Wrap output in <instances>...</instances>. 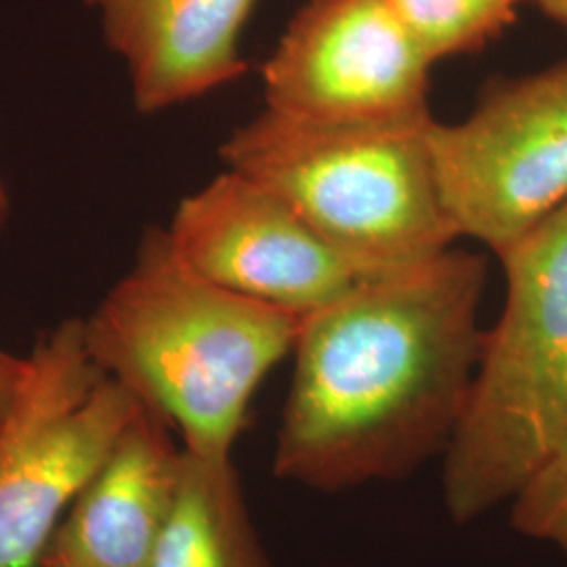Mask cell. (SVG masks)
<instances>
[{
	"mask_svg": "<svg viewBox=\"0 0 567 567\" xmlns=\"http://www.w3.org/2000/svg\"><path fill=\"white\" fill-rule=\"evenodd\" d=\"M486 278L480 255L450 248L305 316L276 477L343 492L404 480L446 454L484 349Z\"/></svg>",
	"mask_w": 567,
	"mask_h": 567,
	"instance_id": "obj_1",
	"label": "cell"
},
{
	"mask_svg": "<svg viewBox=\"0 0 567 567\" xmlns=\"http://www.w3.org/2000/svg\"><path fill=\"white\" fill-rule=\"evenodd\" d=\"M303 318L194 274L152 227L133 269L82 320L107 377L163 416L183 450L234 458L265 377L292 353Z\"/></svg>",
	"mask_w": 567,
	"mask_h": 567,
	"instance_id": "obj_2",
	"label": "cell"
},
{
	"mask_svg": "<svg viewBox=\"0 0 567 567\" xmlns=\"http://www.w3.org/2000/svg\"><path fill=\"white\" fill-rule=\"evenodd\" d=\"M309 121L265 107L221 147L225 166L282 196L365 278L425 264L458 240L429 126Z\"/></svg>",
	"mask_w": 567,
	"mask_h": 567,
	"instance_id": "obj_3",
	"label": "cell"
},
{
	"mask_svg": "<svg viewBox=\"0 0 567 567\" xmlns=\"http://www.w3.org/2000/svg\"><path fill=\"white\" fill-rule=\"evenodd\" d=\"M498 259L505 305L444 454V503L456 524L511 501L567 440V203Z\"/></svg>",
	"mask_w": 567,
	"mask_h": 567,
	"instance_id": "obj_4",
	"label": "cell"
},
{
	"mask_svg": "<svg viewBox=\"0 0 567 567\" xmlns=\"http://www.w3.org/2000/svg\"><path fill=\"white\" fill-rule=\"evenodd\" d=\"M142 408L95 364L82 320L42 334L0 426V567H39L51 534Z\"/></svg>",
	"mask_w": 567,
	"mask_h": 567,
	"instance_id": "obj_5",
	"label": "cell"
},
{
	"mask_svg": "<svg viewBox=\"0 0 567 567\" xmlns=\"http://www.w3.org/2000/svg\"><path fill=\"white\" fill-rule=\"evenodd\" d=\"M429 143L458 238L498 257L567 203V58L487 82L466 118L431 122Z\"/></svg>",
	"mask_w": 567,
	"mask_h": 567,
	"instance_id": "obj_6",
	"label": "cell"
},
{
	"mask_svg": "<svg viewBox=\"0 0 567 567\" xmlns=\"http://www.w3.org/2000/svg\"><path fill=\"white\" fill-rule=\"evenodd\" d=\"M431 65L386 0H305L264 63L265 107L309 121L421 118Z\"/></svg>",
	"mask_w": 567,
	"mask_h": 567,
	"instance_id": "obj_7",
	"label": "cell"
},
{
	"mask_svg": "<svg viewBox=\"0 0 567 567\" xmlns=\"http://www.w3.org/2000/svg\"><path fill=\"white\" fill-rule=\"evenodd\" d=\"M166 234L204 280L301 318L370 280L282 196L231 168L187 196Z\"/></svg>",
	"mask_w": 567,
	"mask_h": 567,
	"instance_id": "obj_8",
	"label": "cell"
},
{
	"mask_svg": "<svg viewBox=\"0 0 567 567\" xmlns=\"http://www.w3.org/2000/svg\"><path fill=\"white\" fill-rule=\"evenodd\" d=\"M185 450L143 405L63 515L39 567H147L182 486Z\"/></svg>",
	"mask_w": 567,
	"mask_h": 567,
	"instance_id": "obj_9",
	"label": "cell"
},
{
	"mask_svg": "<svg viewBox=\"0 0 567 567\" xmlns=\"http://www.w3.org/2000/svg\"><path fill=\"white\" fill-rule=\"evenodd\" d=\"M121 55L135 110L156 114L238 81L244 25L257 0H84Z\"/></svg>",
	"mask_w": 567,
	"mask_h": 567,
	"instance_id": "obj_10",
	"label": "cell"
},
{
	"mask_svg": "<svg viewBox=\"0 0 567 567\" xmlns=\"http://www.w3.org/2000/svg\"><path fill=\"white\" fill-rule=\"evenodd\" d=\"M147 567H271L234 458L185 452L177 503Z\"/></svg>",
	"mask_w": 567,
	"mask_h": 567,
	"instance_id": "obj_11",
	"label": "cell"
},
{
	"mask_svg": "<svg viewBox=\"0 0 567 567\" xmlns=\"http://www.w3.org/2000/svg\"><path fill=\"white\" fill-rule=\"evenodd\" d=\"M526 0H386L431 63L471 55L501 39Z\"/></svg>",
	"mask_w": 567,
	"mask_h": 567,
	"instance_id": "obj_12",
	"label": "cell"
},
{
	"mask_svg": "<svg viewBox=\"0 0 567 567\" xmlns=\"http://www.w3.org/2000/svg\"><path fill=\"white\" fill-rule=\"evenodd\" d=\"M511 503V522L522 536L550 543L567 557V440L527 477Z\"/></svg>",
	"mask_w": 567,
	"mask_h": 567,
	"instance_id": "obj_13",
	"label": "cell"
},
{
	"mask_svg": "<svg viewBox=\"0 0 567 567\" xmlns=\"http://www.w3.org/2000/svg\"><path fill=\"white\" fill-rule=\"evenodd\" d=\"M28 370V355H16L0 347V426L18 400Z\"/></svg>",
	"mask_w": 567,
	"mask_h": 567,
	"instance_id": "obj_14",
	"label": "cell"
},
{
	"mask_svg": "<svg viewBox=\"0 0 567 567\" xmlns=\"http://www.w3.org/2000/svg\"><path fill=\"white\" fill-rule=\"evenodd\" d=\"M529 2H534L548 21H553L557 28L567 32V0H529Z\"/></svg>",
	"mask_w": 567,
	"mask_h": 567,
	"instance_id": "obj_15",
	"label": "cell"
},
{
	"mask_svg": "<svg viewBox=\"0 0 567 567\" xmlns=\"http://www.w3.org/2000/svg\"><path fill=\"white\" fill-rule=\"evenodd\" d=\"M9 213H11V203H9V196H7L4 183L0 179V231H2V227L7 225Z\"/></svg>",
	"mask_w": 567,
	"mask_h": 567,
	"instance_id": "obj_16",
	"label": "cell"
}]
</instances>
